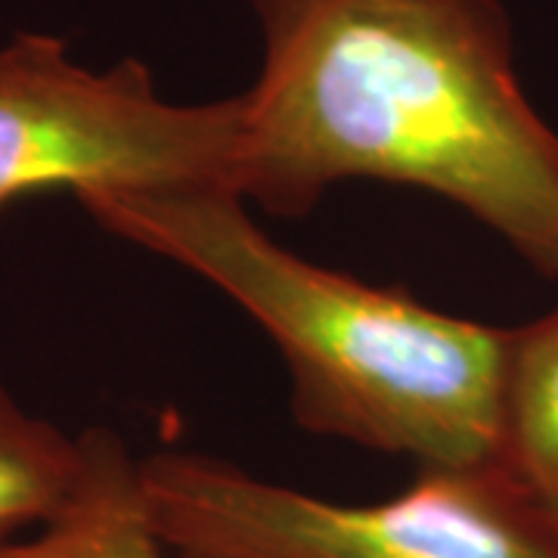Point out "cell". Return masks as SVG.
I'll list each match as a JSON object with an SVG mask.
<instances>
[{"instance_id": "1", "label": "cell", "mask_w": 558, "mask_h": 558, "mask_svg": "<svg viewBox=\"0 0 558 558\" xmlns=\"http://www.w3.org/2000/svg\"><path fill=\"white\" fill-rule=\"evenodd\" d=\"M233 190L304 218L341 180L457 202L558 277V134L531 106L499 0H252Z\"/></svg>"}, {"instance_id": "2", "label": "cell", "mask_w": 558, "mask_h": 558, "mask_svg": "<svg viewBox=\"0 0 558 558\" xmlns=\"http://www.w3.org/2000/svg\"><path fill=\"white\" fill-rule=\"evenodd\" d=\"M242 202L205 183L81 205L109 233L199 274L255 317L286 357L301 428L418 465L499 462L512 329L299 258Z\"/></svg>"}, {"instance_id": "3", "label": "cell", "mask_w": 558, "mask_h": 558, "mask_svg": "<svg viewBox=\"0 0 558 558\" xmlns=\"http://www.w3.org/2000/svg\"><path fill=\"white\" fill-rule=\"evenodd\" d=\"M140 506L174 558H558V539L499 465H418L398 497L348 506L230 462L161 450Z\"/></svg>"}, {"instance_id": "4", "label": "cell", "mask_w": 558, "mask_h": 558, "mask_svg": "<svg viewBox=\"0 0 558 558\" xmlns=\"http://www.w3.org/2000/svg\"><path fill=\"white\" fill-rule=\"evenodd\" d=\"M240 134V94L171 102L137 60L97 72L50 35L0 47V215L47 193L87 202L205 183L233 190Z\"/></svg>"}, {"instance_id": "5", "label": "cell", "mask_w": 558, "mask_h": 558, "mask_svg": "<svg viewBox=\"0 0 558 558\" xmlns=\"http://www.w3.org/2000/svg\"><path fill=\"white\" fill-rule=\"evenodd\" d=\"M90 472L72 506L0 558H174L140 506L137 459L109 428H90Z\"/></svg>"}, {"instance_id": "6", "label": "cell", "mask_w": 558, "mask_h": 558, "mask_svg": "<svg viewBox=\"0 0 558 558\" xmlns=\"http://www.w3.org/2000/svg\"><path fill=\"white\" fill-rule=\"evenodd\" d=\"M499 465L558 539V304L512 329Z\"/></svg>"}, {"instance_id": "7", "label": "cell", "mask_w": 558, "mask_h": 558, "mask_svg": "<svg viewBox=\"0 0 558 558\" xmlns=\"http://www.w3.org/2000/svg\"><path fill=\"white\" fill-rule=\"evenodd\" d=\"M90 472V440L25 413L0 385V543L72 506Z\"/></svg>"}]
</instances>
